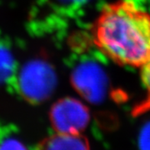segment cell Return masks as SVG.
<instances>
[{"mask_svg":"<svg viewBox=\"0 0 150 150\" xmlns=\"http://www.w3.org/2000/svg\"><path fill=\"white\" fill-rule=\"evenodd\" d=\"M93 38L115 64L140 68L150 59V13L132 0L108 4L97 17Z\"/></svg>","mask_w":150,"mask_h":150,"instance_id":"6da1fadb","label":"cell"},{"mask_svg":"<svg viewBox=\"0 0 150 150\" xmlns=\"http://www.w3.org/2000/svg\"><path fill=\"white\" fill-rule=\"evenodd\" d=\"M18 85L23 96L28 101L42 102L54 90L55 85L54 72L43 62H32L22 70Z\"/></svg>","mask_w":150,"mask_h":150,"instance_id":"7a4b0ae2","label":"cell"},{"mask_svg":"<svg viewBox=\"0 0 150 150\" xmlns=\"http://www.w3.org/2000/svg\"><path fill=\"white\" fill-rule=\"evenodd\" d=\"M88 108L74 98H64L54 104L50 112V121L58 134H79L89 122Z\"/></svg>","mask_w":150,"mask_h":150,"instance_id":"3957f363","label":"cell"},{"mask_svg":"<svg viewBox=\"0 0 150 150\" xmlns=\"http://www.w3.org/2000/svg\"><path fill=\"white\" fill-rule=\"evenodd\" d=\"M34 150H90L88 141L82 134L55 133L39 142Z\"/></svg>","mask_w":150,"mask_h":150,"instance_id":"277c9868","label":"cell"},{"mask_svg":"<svg viewBox=\"0 0 150 150\" xmlns=\"http://www.w3.org/2000/svg\"><path fill=\"white\" fill-rule=\"evenodd\" d=\"M139 69L141 81L145 90V98L134 109L135 115L150 111V59Z\"/></svg>","mask_w":150,"mask_h":150,"instance_id":"5b68a950","label":"cell"},{"mask_svg":"<svg viewBox=\"0 0 150 150\" xmlns=\"http://www.w3.org/2000/svg\"><path fill=\"white\" fill-rule=\"evenodd\" d=\"M13 70V59L10 52L0 45V83L6 81Z\"/></svg>","mask_w":150,"mask_h":150,"instance_id":"8992f818","label":"cell"},{"mask_svg":"<svg viewBox=\"0 0 150 150\" xmlns=\"http://www.w3.org/2000/svg\"><path fill=\"white\" fill-rule=\"evenodd\" d=\"M0 150H28V149L19 140L8 138L0 142Z\"/></svg>","mask_w":150,"mask_h":150,"instance_id":"52a82bcc","label":"cell"},{"mask_svg":"<svg viewBox=\"0 0 150 150\" xmlns=\"http://www.w3.org/2000/svg\"><path fill=\"white\" fill-rule=\"evenodd\" d=\"M140 150H150V123L142 129L139 139Z\"/></svg>","mask_w":150,"mask_h":150,"instance_id":"ba28073f","label":"cell"}]
</instances>
